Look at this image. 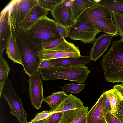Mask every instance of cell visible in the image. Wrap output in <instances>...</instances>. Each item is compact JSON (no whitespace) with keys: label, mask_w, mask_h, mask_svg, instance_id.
Wrapping results in <instances>:
<instances>
[{"label":"cell","mask_w":123,"mask_h":123,"mask_svg":"<svg viewBox=\"0 0 123 123\" xmlns=\"http://www.w3.org/2000/svg\"><path fill=\"white\" fill-rule=\"evenodd\" d=\"M105 79L108 82L123 83V38L112 42L101 62Z\"/></svg>","instance_id":"obj_1"},{"label":"cell","mask_w":123,"mask_h":123,"mask_svg":"<svg viewBox=\"0 0 123 123\" xmlns=\"http://www.w3.org/2000/svg\"><path fill=\"white\" fill-rule=\"evenodd\" d=\"M40 77L43 81L62 79L83 83L90 71L85 66H54L40 68Z\"/></svg>","instance_id":"obj_2"},{"label":"cell","mask_w":123,"mask_h":123,"mask_svg":"<svg viewBox=\"0 0 123 123\" xmlns=\"http://www.w3.org/2000/svg\"><path fill=\"white\" fill-rule=\"evenodd\" d=\"M55 20L47 16L40 19L26 31L27 36L36 47L59 39L62 37L58 30Z\"/></svg>","instance_id":"obj_3"},{"label":"cell","mask_w":123,"mask_h":123,"mask_svg":"<svg viewBox=\"0 0 123 123\" xmlns=\"http://www.w3.org/2000/svg\"><path fill=\"white\" fill-rule=\"evenodd\" d=\"M16 39L20 51L24 70L29 76H31L39 70L42 61L38 55L41 47L35 46L25 32L20 31Z\"/></svg>","instance_id":"obj_4"},{"label":"cell","mask_w":123,"mask_h":123,"mask_svg":"<svg viewBox=\"0 0 123 123\" xmlns=\"http://www.w3.org/2000/svg\"><path fill=\"white\" fill-rule=\"evenodd\" d=\"M38 3V0H13L9 3V22L11 35L16 39L29 11Z\"/></svg>","instance_id":"obj_5"},{"label":"cell","mask_w":123,"mask_h":123,"mask_svg":"<svg viewBox=\"0 0 123 123\" xmlns=\"http://www.w3.org/2000/svg\"><path fill=\"white\" fill-rule=\"evenodd\" d=\"M1 94L10 106V113L14 115L20 123L27 122V114L24 109L21 99L17 96L8 78L2 89Z\"/></svg>","instance_id":"obj_6"},{"label":"cell","mask_w":123,"mask_h":123,"mask_svg":"<svg viewBox=\"0 0 123 123\" xmlns=\"http://www.w3.org/2000/svg\"><path fill=\"white\" fill-rule=\"evenodd\" d=\"M40 59L44 60L81 56L78 47L65 39L58 46L51 49H41L38 52Z\"/></svg>","instance_id":"obj_7"},{"label":"cell","mask_w":123,"mask_h":123,"mask_svg":"<svg viewBox=\"0 0 123 123\" xmlns=\"http://www.w3.org/2000/svg\"><path fill=\"white\" fill-rule=\"evenodd\" d=\"M68 30V37L71 40H80L85 44H93L96 35L101 32L93 25L84 22H76Z\"/></svg>","instance_id":"obj_8"},{"label":"cell","mask_w":123,"mask_h":123,"mask_svg":"<svg viewBox=\"0 0 123 123\" xmlns=\"http://www.w3.org/2000/svg\"><path fill=\"white\" fill-rule=\"evenodd\" d=\"M29 96L32 105L38 109L41 107L43 101V84L40 78L39 71L29 76L28 80Z\"/></svg>","instance_id":"obj_9"},{"label":"cell","mask_w":123,"mask_h":123,"mask_svg":"<svg viewBox=\"0 0 123 123\" xmlns=\"http://www.w3.org/2000/svg\"><path fill=\"white\" fill-rule=\"evenodd\" d=\"M10 7L9 3L1 11L0 18V56L6 49L11 35L9 22Z\"/></svg>","instance_id":"obj_10"},{"label":"cell","mask_w":123,"mask_h":123,"mask_svg":"<svg viewBox=\"0 0 123 123\" xmlns=\"http://www.w3.org/2000/svg\"><path fill=\"white\" fill-rule=\"evenodd\" d=\"M51 12V14L56 22L62 26L69 28L75 23L70 7L67 6L63 0L58 4Z\"/></svg>","instance_id":"obj_11"},{"label":"cell","mask_w":123,"mask_h":123,"mask_svg":"<svg viewBox=\"0 0 123 123\" xmlns=\"http://www.w3.org/2000/svg\"><path fill=\"white\" fill-rule=\"evenodd\" d=\"M76 22L89 23L93 25L101 32L116 36L118 34V30L114 24H107L96 18L87 10L82 13Z\"/></svg>","instance_id":"obj_12"},{"label":"cell","mask_w":123,"mask_h":123,"mask_svg":"<svg viewBox=\"0 0 123 123\" xmlns=\"http://www.w3.org/2000/svg\"><path fill=\"white\" fill-rule=\"evenodd\" d=\"M115 35L104 33L99 36L91 48L90 56L92 61L94 62L99 58L107 49L112 38Z\"/></svg>","instance_id":"obj_13"},{"label":"cell","mask_w":123,"mask_h":123,"mask_svg":"<svg viewBox=\"0 0 123 123\" xmlns=\"http://www.w3.org/2000/svg\"><path fill=\"white\" fill-rule=\"evenodd\" d=\"M49 11L41 7L38 3L29 11L24 21L20 31H26L42 17L46 16Z\"/></svg>","instance_id":"obj_14"},{"label":"cell","mask_w":123,"mask_h":123,"mask_svg":"<svg viewBox=\"0 0 123 123\" xmlns=\"http://www.w3.org/2000/svg\"><path fill=\"white\" fill-rule=\"evenodd\" d=\"M88 109V107L84 106L65 111L60 123H86Z\"/></svg>","instance_id":"obj_15"},{"label":"cell","mask_w":123,"mask_h":123,"mask_svg":"<svg viewBox=\"0 0 123 123\" xmlns=\"http://www.w3.org/2000/svg\"><path fill=\"white\" fill-rule=\"evenodd\" d=\"M107 112L103 105L102 93L87 114L86 123H101V120Z\"/></svg>","instance_id":"obj_16"},{"label":"cell","mask_w":123,"mask_h":123,"mask_svg":"<svg viewBox=\"0 0 123 123\" xmlns=\"http://www.w3.org/2000/svg\"><path fill=\"white\" fill-rule=\"evenodd\" d=\"M84 107L83 102L75 95L71 94L61 103L52 108L54 113L77 109Z\"/></svg>","instance_id":"obj_17"},{"label":"cell","mask_w":123,"mask_h":123,"mask_svg":"<svg viewBox=\"0 0 123 123\" xmlns=\"http://www.w3.org/2000/svg\"><path fill=\"white\" fill-rule=\"evenodd\" d=\"M49 60L54 66H85L89 62L91 59L90 55H87L54 59Z\"/></svg>","instance_id":"obj_18"},{"label":"cell","mask_w":123,"mask_h":123,"mask_svg":"<svg viewBox=\"0 0 123 123\" xmlns=\"http://www.w3.org/2000/svg\"><path fill=\"white\" fill-rule=\"evenodd\" d=\"M97 2L94 0H72L70 8L75 22L85 11L94 5Z\"/></svg>","instance_id":"obj_19"},{"label":"cell","mask_w":123,"mask_h":123,"mask_svg":"<svg viewBox=\"0 0 123 123\" xmlns=\"http://www.w3.org/2000/svg\"><path fill=\"white\" fill-rule=\"evenodd\" d=\"M93 16L107 24H114L112 18V12L97 3L87 9Z\"/></svg>","instance_id":"obj_20"},{"label":"cell","mask_w":123,"mask_h":123,"mask_svg":"<svg viewBox=\"0 0 123 123\" xmlns=\"http://www.w3.org/2000/svg\"><path fill=\"white\" fill-rule=\"evenodd\" d=\"M6 49L8 57L14 63L22 65L20 52L16 39L11 35Z\"/></svg>","instance_id":"obj_21"},{"label":"cell","mask_w":123,"mask_h":123,"mask_svg":"<svg viewBox=\"0 0 123 123\" xmlns=\"http://www.w3.org/2000/svg\"><path fill=\"white\" fill-rule=\"evenodd\" d=\"M98 4L113 12L123 15V0H97Z\"/></svg>","instance_id":"obj_22"},{"label":"cell","mask_w":123,"mask_h":123,"mask_svg":"<svg viewBox=\"0 0 123 123\" xmlns=\"http://www.w3.org/2000/svg\"><path fill=\"white\" fill-rule=\"evenodd\" d=\"M64 91H59L53 93L51 95L47 97L44 98L43 101L47 103L51 109L56 106L68 96Z\"/></svg>","instance_id":"obj_23"},{"label":"cell","mask_w":123,"mask_h":123,"mask_svg":"<svg viewBox=\"0 0 123 123\" xmlns=\"http://www.w3.org/2000/svg\"><path fill=\"white\" fill-rule=\"evenodd\" d=\"M105 92L110 101L113 114H116L119 104L123 99L122 97L119 92L114 89H112Z\"/></svg>","instance_id":"obj_24"},{"label":"cell","mask_w":123,"mask_h":123,"mask_svg":"<svg viewBox=\"0 0 123 123\" xmlns=\"http://www.w3.org/2000/svg\"><path fill=\"white\" fill-rule=\"evenodd\" d=\"M10 68L8 62L3 58L2 55L0 56V97L3 86L8 78V75Z\"/></svg>","instance_id":"obj_25"},{"label":"cell","mask_w":123,"mask_h":123,"mask_svg":"<svg viewBox=\"0 0 123 123\" xmlns=\"http://www.w3.org/2000/svg\"><path fill=\"white\" fill-rule=\"evenodd\" d=\"M63 0H38L39 5L43 8L52 11Z\"/></svg>","instance_id":"obj_26"},{"label":"cell","mask_w":123,"mask_h":123,"mask_svg":"<svg viewBox=\"0 0 123 123\" xmlns=\"http://www.w3.org/2000/svg\"><path fill=\"white\" fill-rule=\"evenodd\" d=\"M113 23L118 30V34L123 38V15L112 12Z\"/></svg>","instance_id":"obj_27"},{"label":"cell","mask_w":123,"mask_h":123,"mask_svg":"<svg viewBox=\"0 0 123 123\" xmlns=\"http://www.w3.org/2000/svg\"><path fill=\"white\" fill-rule=\"evenodd\" d=\"M85 84L74 83L67 84L62 86L60 88L63 90L74 94L79 93L82 90Z\"/></svg>","instance_id":"obj_28"},{"label":"cell","mask_w":123,"mask_h":123,"mask_svg":"<svg viewBox=\"0 0 123 123\" xmlns=\"http://www.w3.org/2000/svg\"><path fill=\"white\" fill-rule=\"evenodd\" d=\"M64 111L54 113L46 118L44 123H60Z\"/></svg>","instance_id":"obj_29"},{"label":"cell","mask_w":123,"mask_h":123,"mask_svg":"<svg viewBox=\"0 0 123 123\" xmlns=\"http://www.w3.org/2000/svg\"><path fill=\"white\" fill-rule=\"evenodd\" d=\"M65 39L64 38L62 37L59 39L43 44L41 46V49H48L54 48L59 45Z\"/></svg>","instance_id":"obj_30"},{"label":"cell","mask_w":123,"mask_h":123,"mask_svg":"<svg viewBox=\"0 0 123 123\" xmlns=\"http://www.w3.org/2000/svg\"><path fill=\"white\" fill-rule=\"evenodd\" d=\"M104 117L107 123H122L112 113L107 112Z\"/></svg>","instance_id":"obj_31"},{"label":"cell","mask_w":123,"mask_h":123,"mask_svg":"<svg viewBox=\"0 0 123 123\" xmlns=\"http://www.w3.org/2000/svg\"><path fill=\"white\" fill-rule=\"evenodd\" d=\"M103 105L107 112H109L113 114L110 101L105 92L103 93Z\"/></svg>","instance_id":"obj_32"},{"label":"cell","mask_w":123,"mask_h":123,"mask_svg":"<svg viewBox=\"0 0 123 123\" xmlns=\"http://www.w3.org/2000/svg\"><path fill=\"white\" fill-rule=\"evenodd\" d=\"M58 30L61 37L65 39L68 37V28L62 26L56 23Z\"/></svg>","instance_id":"obj_33"},{"label":"cell","mask_w":123,"mask_h":123,"mask_svg":"<svg viewBox=\"0 0 123 123\" xmlns=\"http://www.w3.org/2000/svg\"><path fill=\"white\" fill-rule=\"evenodd\" d=\"M114 114L122 123H123V99L121 101L119 104L117 113Z\"/></svg>","instance_id":"obj_34"},{"label":"cell","mask_w":123,"mask_h":123,"mask_svg":"<svg viewBox=\"0 0 123 123\" xmlns=\"http://www.w3.org/2000/svg\"><path fill=\"white\" fill-rule=\"evenodd\" d=\"M54 66L52 63L49 60H44L41 62L39 66L40 68H45Z\"/></svg>","instance_id":"obj_35"},{"label":"cell","mask_w":123,"mask_h":123,"mask_svg":"<svg viewBox=\"0 0 123 123\" xmlns=\"http://www.w3.org/2000/svg\"><path fill=\"white\" fill-rule=\"evenodd\" d=\"M113 89L116 90L119 92L123 98V84L115 85L114 86Z\"/></svg>","instance_id":"obj_36"},{"label":"cell","mask_w":123,"mask_h":123,"mask_svg":"<svg viewBox=\"0 0 123 123\" xmlns=\"http://www.w3.org/2000/svg\"><path fill=\"white\" fill-rule=\"evenodd\" d=\"M63 2L67 6L70 7L72 4V0H63Z\"/></svg>","instance_id":"obj_37"},{"label":"cell","mask_w":123,"mask_h":123,"mask_svg":"<svg viewBox=\"0 0 123 123\" xmlns=\"http://www.w3.org/2000/svg\"><path fill=\"white\" fill-rule=\"evenodd\" d=\"M46 119V118H45L42 120L35 121L31 123L30 122V123H44Z\"/></svg>","instance_id":"obj_38"},{"label":"cell","mask_w":123,"mask_h":123,"mask_svg":"<svg viewBox=\"0 0 123 123\" xmlns=\"http://www.w3.org/2000/svg\"><path fill=\"white\" fill-rule=\"evenodd\" d=\"M101 123H107L104 117V116L103 117L101 120Z\"/></svg>","instance_id":"obj_39"},{"label":"cell","mask_w":123,"mask_h":123,"mask_svg":"<svg viewBox=\"0 0 123 123\" xmlns=\"http://www.w3.org/2000/svg\"><path fill=\"white\" fill-rule=\"evenodd\" d=\"M30 123V122H25V123Z\"/></svg>","instance_id":"obj_40"}]
</instances>
